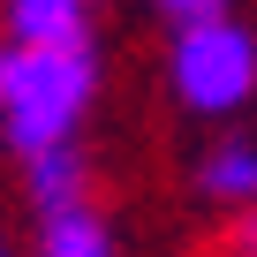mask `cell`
Returning a JSON list of instances; mask_svg holds the SVG:
<instances>
[{"instance_id": "cell-2", "label": "cell", "mask_w": 257, "mask_h": 257, "mask_svg": "<svg viewBox=\"0 0 257 257\" xmlns=\"http://www.w3.org/2000/svg\"><path fill=\"white\" fill-rule=\"evenodd\" d=\"M174 98L189 113H234L249 91H257V38L227 16H189L174 31Z\"/></svg>"}, {"instance_id": "cell-7", "label": "cell", "mask_w": 257, "mask_h": 257, "mask_svg": "<svg viewBox=\"0 0 257 257\" xmlns=\"http://www.w3.org/2000/svg\"><path fill=\"white\" fill-rule=\"evenodd\" d=\"M159 8H167L174 23H189V16H219V0H159Z\"/></svg>"}, {"instance_id": "cell-8", "label": "cell", "mask_w": 257, "mask_h": 257, "mask_svg": "<svg viewBox=\"0 0 257 257\" xmlns=\"http://www.w3.org/2000/svg\"><path fill=\"white\" fill-rule=\"evenodd\" d=\"M234 242H242V257H257V212L242 219V234H234Z\"/></svg>"}, {"instance_id": "cell-6", "label": "cell", "mask_w": 257, "mask_h": 257, "mask_svg": "<svg viewBox=\"0 0 257 257\" xmlns=\"http://www.w3.org/2000/svg\"><path fill=\"white\" fill-rule=\"evenodd\" d=\"M46 257H113V242L83 204H68V212H46Z\"/></svg>"}, {"instance_id": "cell-3", "label": "cell", "mask_w": 257, "mask_h": 257, "mask_svg": "<svg viewBox=\"0 0 257 257\" xmlns=\"http://www.w3.org/2000/svg\"><path fill=\"white\" fill-rule=\"evenodd\" d=\"M31 197H38V212H68V204H83V159H76L68 144L38 152V159H31Z\"/></svg>"}, {"instance_id": "cell-4", "label": "cell", "mask_w": 257, "mask_h": 257, "mask_svg": "<svg viewBox=\"0 0 257 257\" xmlns=\"http://www.w3.org/2000/svg\"><path fill=\"white\" fill-rule=\"evenodd\" d=\"M197 182H204V197H219V204H257V144H219Z\"/></svg>"}, {"instance_id": "cell-1", "label": "cell", "mask_w": 257, "mask_h": 257, "mask_svg": "<svg viewBox=\"0 0 257 257\" xmlns=\"http://www.w3.org/2000/svg\"><path fill=\"white\" fill-rule=\"evenodd\" d=\"M91 46L83 38H16L0 46V137L23 159L53 152L76 137V121L91 106Z\"/></svg>"}, {"instance_id": "cell-5", "label": "cell", "mask_w": 257, "mask_h": 257, "mask_svg": "<svg viewBox=\"0 0 257 257\" xmlns=\"http://www.w3.org/2000/svg\"><path fill=\"white\" fill-rule=\"evenodd\" d=\"M91 0H8V38H83Z\"/></svg>"}, {"instance_id": "cell-9", "label": "cell", "mask_w": 257, "mask_h": 257, "mask_svg": "<svg viewBox=\"0 0 257 257\" xmlns=\"http://www.w3.org/2000/svg\"><path fill=\"white\" fill-rule=\"evenodd\" d=\"M0 257H8V249H0Z\"/></svg>"}]
</instances>
